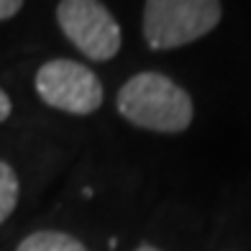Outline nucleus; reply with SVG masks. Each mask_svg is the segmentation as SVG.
Wrapping results in <instances>:
<instances>
[{
    "label": "nucleus",
    "mask_w": 251,
    "mask_h": 251,
    "mask_svg": "<svg viewBox=\"0 0 251 251\" xmlns=\"http://www.w3.org/2000/svg\"><path fill=\"white\" fill-rule=\"evenodd\" d=\"M123 121L154 133H182L192 126L195 105L179 82L162 72L146 70L126 79L116 95Z\"/></svg>",
    "instance_id": "f257e3e1"
},
{
    "label": "nucleus",
    "mask_w": 251,
    "mask_h": 251,
    "mask_svg": "<svg viewBox=\"0 0 251 251\" xmlns=\"http://www.w3.org/2000/svg\"><path fill=\"white\" fill-rule=\"evenodd\" d=\"M221 18V0H146L141 31L146 47L164 51L208 36Z\"/></svg>",
    "instance_id": "f03ea898"
},
{
    "label": "nucleus",
    "mask_w": 251,
    "mask_h": 251,
    "mask_svg": "<svg viewBox=\"0 0 251 251\" xmlns=\"http://www.w3.org/2000/svg\"><path fill=\"white\" fill-rule=\"evenodd\" d=\"M33 90L44 105L70 116H93L105 100L100 77L75 59L44 62L33 77Z\"/></svg>",
    "instance_id": "7ed1b4c3"
},
{
    "label": "nucleus",
    "mask_w": 251,
    "mask_h": 251,
    "mask_svg": "<svg viewBox=\"0 0 251 251\" xmlns=\"http://www.w3.org/2000/svg\"><path fill=\"white\" fill-rule=\"evenodd\" d=\"M56 24L72 47L90 62H110L123 47L118 21L100 0H59Z\"/></svg>",
    "instance_id": "20e7f679"
},
{
    "label": "nucleus",
    "mask_w": 251,
    "mask_h": 251,
    "mask_svg": "<svg viewBox=\"0 0 251 251\" xmlns=\"http://www.w3.org/2000/svg\"><path fill=\"white\" fill-rule=\"evenodd\" d=\"M16 251H90L85 241L67 231H33L21 238Z\"/></svg>",
    "instance_id": "39448f33"
},
{
    "label": "nucleus",
    "mask_w": 251,
    "mask_h": 251,
    "mask_svg": "<svg viewBox=\"0 0 251 251\" xmlns=\"http://www.w3.org/2000/svg\"><path fill=\"white\" fill-rule=\"evenodd\" d=\"M21 200V179L16 169L0 159V226L16 213Z\"/></svg>",
    "instance_id": "423d86ee"
},
{
    "label": "nucleus",
    "mask_w": 251,
    "mask_h": 251,
    "mask_svg": "<svg viewBox=\"0 0 251 251\" xmlns=\"http://www.w3.org/2000/svg\"><path fill=\"white\" fill-rule=\"evenodd\" d=\"M21 8H24V0H0V21L13 18Z\"/></svg>",
    "instance_id": "0eeeda50"
},
{
    "label": "nucleus",
    "mask_w": 251,
    "mask_h": 251,
    "mask_svg": "<svg viewBox=\"0 0 251 251\" xmlns=\"http://www.w3.org/2000/svg\"><path fill=\"white\" fill-rule=\"evenodd\" d=\"M10 113H13V100H10V95L5 93L3 87H0V123L8 121Z\"/></svg>",
    "instance_id": "6e6552de"
},
{
    "label": "nucleus",
    "mask_w": 251,
    "mask_h": 251,
    "mask_svg": "<svg viewBox=\"0 0 251 251\" xmlns=\"http://www.w3.org/2000/svg\"><path fill=\"white\" fill-rule=\"evenodd\" d=\"M133 251H162V249H159V246H154V244H139V246H136Z\"/></svg>",
    "instance_id": "1a4fd4ad"
}]
</instances>
